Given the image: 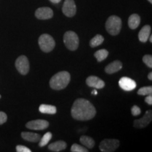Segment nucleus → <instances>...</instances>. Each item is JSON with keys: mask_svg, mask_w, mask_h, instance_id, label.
<instances>
[{"mask_svg": "<svg viewBox=\"0 0 152 152\" xmlns=\"http://www.w3.org/2000/svg\"><path fill=\"white\" fill-rule=\"evenodd\" d=\"M96 113L93 104L85 99H76L71 109L72 117L77 121H89L95 116Z\"/></svg>", "mask_w": 152, "mask_h": 152, "instance_id": "nucleus-1", "label": "nucleus"}, {"mask_svg": "<svg viewBox=\"0 0 152 152\" xmlns=\"http://www.w3.org/2000/svg\"><path fill=\"white\" fill-rule=\"evenodd\" d=\"M71 81V75L67 71H61L55 74L49 81L51 88L55 90H61L66 88Z\"/></svg>", "mask_w": 152, "mask_h": 152, "instance_id": "nucleus-2", "label": "nucleus"}, {"mask_svg": "<svg viewBox=\"0 0 152 152\" xmlns=\"http://www.w3.org/2000/svg\"><path fill=\"white\" fill-rule=\"evenodd\" d=\"M122 28V21L118 16H111L106 22V29L110 35H117Z\"/></svg>", "mask_w": 152, "mask_h": 152, "instance_id": "nucleus-3", "label": "nucleus"}, {"mask_svg": "<svg viewBox=\"0 0 152 152\" xmlns=\"http://www.w3.org/2000/svg\"><path fill=\"white\" fill-rule=\"evenodd\" d=\"M38 43L40 49L45 53H49L55 47V41L52 36L48 34H43L38 39Z\"/></svg>", "mask_w": 152, "mask_h": 152, "instance_id": "nucleus-4", "label": "nucleus"}, {"mask_svg": "<svg viewBox=\"0 0 152 152\" xmlns=\"http://www.w3.org/2000/svg\"><path fill=\"white\" fill-rule=\"evenodd\" d=\"M64 42L66 47L71 51H75L79 46V38L73 31H67L64 35Z\"/></svg>", "mask_w": 152, "mask_h": 152, "instance_id": "nucleus-5", "label": "nucleus"}, {"mask_svg": "<svg viewBox=\"0 0 152 152\" xmlns=\"http://www.w3.org/2000/svg\"><path fill=\"white\" fill-rule=\"evenodd\" d=\"M120 142L115 139H105L100 143L99 149L103 152H113L119 147Z\"/></svg>", "mask_w": 152, "mask_h": 152, "instance_id": "nucleus-6", "label": "nucleus"}, {"mask_svg": "<svg viewBox=\"0 0 152 152\" xmlns=\"http://www.w3.org/2000/svg\"><path fill=\"white\" fill-rule=\"evenodd\" d=\"M15 66L19 73L23 75H27L30 71L29 61L26 56H20L17 58Z\"/></svg>", "mask_w": 152, "mask_h": 152, "instance_id": "nucleus-7", "label": "nucleus"}, {"mask_svg": "<svg viewBox=\"0 0 152 152\" xmlns=\"http://www.w3.org/2000/svg\"><path fill=\"white\" fill-rule=\"evenodd\" d=\"M49 122L45 120H34L26 123V128L33 130H43L49 127Z\"/></svg>", "mask_w": 152, "mask_h": 152, "instance_id": "nucleus-8", "label": "nucleus"}, {"mask_svg": "<svg viewBox=\"0 0 152 152\" xmlns=\"http://www.w3.org/2000/svg\"><path fill=\"white\" fill-rule=\"evenodd\" d=\"M64 14L67 17H73L75 15L77 9L74 0H65L62 7Z\"/></svg>", "mask_w": 152, "mask_h": 152, "instance_id": "nucleus-9", "label": "nucleus"}, {"mask_svg": "<svg viewBox=\"0 0 152 152\" xmlns=\"http://www.w3.org/2000/svg\"><path fill=\"white\" fill-rule=\"evenodd\" d=\"M35 17L39 20H48L52 18L54 13L49 7H39L35 11Z\"/></svg>", "mask_w": 152, "mask_h": 152, "instance_id": "nucleus-10", "label": "nucleus"}, {"mask_svg": "<svg viewBox=\"0 0 152 152\" xmlns=\"http://www.w3.org/2000/svg\"><path fill=\"white\" fill-rule=\"evenodd\" d=\"M152 119V111L151 110L146 111L144 117L138 120H134V126L136 128H144L147 127L151 123Z\"/></svg>", "mask_w": 152, "mask_h": 152, "instance_id": "nucleus-11", "label": "nucleus"}, {"mask_svg": "<svg viewBox=\"0 0 152 152\" xmlns=\"http://www.w3.org/2000/svg\"><path fill=\"white\" fill-rule=\"evenodd\" d=\"M119 85L123 90L132 91L136 88L137 84L135 81L127 77H123L119 80Z\"/></svg>", "mask_w": 152, "mask_h": 152, "instance_id": "nucleus-12", "label": "nucleus"}, {"mask_svg": "<svg viewBox=\"0 0 152 152\" xmlns=\"http://www.w3.org/2000/svg\"><path fill=\"white\" fill-rule=\"evenodd\" d=\"M86 83L89 87L96 89H102L105 86V83L99 77L94 75L89 76L86 80Z\"/></svg>", "mask_w": 152, "mask_h": 152, "instance_id": "nucleus-13", "label": "nucleus"}, {"mask_svg": "<svg viewBox=\"0 0 152 152\" xmlns=\"http://www.w3.org/2000/svg\"><path fill=\"white\" fill-rule=\"evenodd\" d=\"M123 64L120 61L116 60L114 61L111 64H109L105 68V71L106 73L108 74H113L115 72L119 71L120 70L122 69Z\"/></svg>", "mask_w": 152, "mask_h": 152, "instance_id": "nucleus-14", "label": "nucleus"}, {"mask_svg": "<svg viewBox=\"0 0 152 152\" xmlns=\"http://www.w3.org/2000/svg\"><path fill=\"white\" fill-rule=\"evenodd\" d=\"M150 35H151V26L149 25H146L140 30L138 34L139 39L141 42H147Z\"/></svg>", "mask_w": 152, "mask_h": 152, "instance_id": "nucleus-15", "label": "nucleus"}, {"mask_svg": "<svg viewBox=\"0 0 152 152\" xmlns=\"http://www.w3.org/2000/svg\"><path fill=\"white\" fill-rule=\"evenodd\" d=\"M21 137L25 140L30 142H39L41 139L40 134L30 132H21Z\"/></svg>", "mask_w": 152, "mask_h": 152, "instance_id": "nucleus-16", "label": "nucleus"}, {"mask_svg": "<svg viewBox=\"0 0 152 152\" xmlns=\"http://www.w3.org/2000/svg\"><path fill=\"white\" fill-rule=\"evenodd\" d=\"M67 147V144L64 141H57L50 144L48 146V149L52 151L58 152L64 150Z\"/></svg>", "mask_w": 152, "mask_h": 152, "instance_id": "nucleus-17", "label": "nucleus"}, {"mask_svg": "<svg viewBox=\"0 0 152 152\" xmlns=\"http://www.w3.org/2000/svg\"><path fill=\"white\" fill-rule=\"evenodd\" d=\"M140 17L138 14H133L129 17L128 18V26L132 30L136 29L140 26Z\"/></svg>", "mask_w": 152, "mask_h": 152, "instance_id": "nucleus-18", "label": "nucleus"}, {"mask_svg": "<svg viewBox=\"0 0 152 152\" xmlns=\"http://www.w3.org/2000/svg\"><path fill=\"white\" fill-rule=\"evenodd\" d=\"M39 111L42 113L54 115L56 113V106L48 105V104H41L39 107Z\"/></svg>", "mask_w": 152, "mask_h": 152, "instance_id": "nucleus-19", "label": "nucleus"}, {"mask_svg": "<svg viewBox=\"0 0 152 152\" xmlns=\"http://www.w3.org/2000/svg\"><path fill=\"white\" fill-rule=\"evenodd\" d=\"M80 141L81 144H83V145L85 146L87 148H88V149H92L95 145L94 140L88 136H82L80 139Z\"/></svg>", "mask_w": 152, "mask_h": 152, "instance_id": "nucleus-20", "label": "nucleus"}, {"mask_svg": "<svg viewBox=\"0 0 152 152\" xmlns=\"http://www.w3.org/2000/svg\"><path fill=\"white\" fill-rule=\"evenodd\" d=\"M104 40V39L102 35H95L90 42V47H92V48H94V47L99 46L100 45H102V44L103 43Z\"/></svg>", "mask_w": 152, "mask_h": 152, "instance_id": "nucleus-21", "label": "nucleus"}, {"mask_svg": "<svg viewBox=\"0 0 152 152\" xmlns=\"http://www.w3.org/2000/svg\"><path fill=\"white\" fill-rule=\"evenodd\" d=\"M108 56H109V52L106 49H100V50H98L97 52L94 53L95 58L97 59L99 62L106 59Z\"/></svg>", "mask_w": 152, "mask_h": 152, "instance_id": "nucleus-22", "label": "nucleus"}, {"mask_svg": "<svg viewBox=\"0 0 152 152\" xmlns=\"http://www.w3.org/2000/svg\"><path fill=\"white\" fill-rule=\"evenodd\" d=\"M52 138V132H47L46 134H45V135L42 137H41L40 140H39V146L40 147H45V145H47V144L49 143V142L50 141L51 139Z\"/></svg>", "mask_w": 152, "mask_h": 152, "instance_id": "nucleus-23", "label": "nucleus"}, {"mask_svg": "<svg viewBox=\"0 0 152 152\" xmlns=\"http://www.w3.org/2000/svg\"><path fill=\"white\" fill-rule=\"evenodd\" d=\"M137 94L140 95H149L152 94V87L151 86H147V87H141L140 90H138Z\"/></svg>", "mask_w": 152, "mask_h": 152, "instance_id": "nucleus-24", "label": "nucleus"}, {"mask_svg": "<svg viewBox=\"0 0 152 152\" xmlns=\"http://www.w3.org/2000/svg\"><path fill=\"white\" fill-rule=\"evenodd\" d=\"M71 151L72 152H87L88 149H87L85 147H81V146H80L77 144H73L71 147Z\"/></svg>", "mask_w": 152, "mask_h": 152, "instance_id": "nucleus-25", "label": "nucleus"}, {"mask_svg": "<svg viewBox=\"0 0 152 152\" xmlns=\"http://www.w3.org/2000/svg\"><path fill=\"white\" fill-rule=\"evenodd\" d=\"M142 61L148 67L152 68V56L151 55H145L142 58Z\"/></svg>", "mask_w": 152, "mask_h": 152, "instance_id": "nucleus-26", "label": "nucleus"}, {"mask_svg": "<svg viewBox=\"0 0 152 152\" xmlns=\"http://www.w3.org/2000/svg\"><path fill=\"white\" fill-rule=\"evenodd\" d=\"M131 112H132V114L134 116H137V115H139L141 113V109H140V108L138 107L137 106L134 105L133 106L132 109H131Z\"/></svg>", "mask_w": 152, "mask_h": 152, "instance_id": "nucleus-27", "label": "nucleus"}, {"mask_svg": "<svg viewBox=\"0 0 152 152\" xmlns=\"http://www.w3.org/2000/svg\"><path fill=\"white\" fill-rule=\"evenodd\" d=\"M16 149V151L18 152H31V150H30L29 148L23 145H17Z\"/></svg>", "mask_w": 152, "mask_h": 152, "instance_id": "nucleus-28", "label": "nucleus"}, {"mask_svg": "<svg viewBox=\"0 0 152 152\" xmlns=\"http://www.w3.org/2000/svg\"><path fill=\"white\" fill-rule=\"evenodd\" d=\"M7 121V115L4 112L0 111V125H2Z\"/></svg>", "mask_w": 152, "mask_h": 152, "instance_id": "nucleus-29", "label": "nucleus"}, {"mask_svg": "<svg viewBox=\"0 0 152 152\" xmlns=\"http://www.w3.org/2000/svg\"><path fill=\"white\" fill-rule=\"evenodd\" d=\"M145 102L149 104V105H152V96H151V94L147 95V97L145 98Z\"/></svg>", "mask_w": 152, "mask_h": 152, "instance_id": "nucleus-30", "label": "nucleus"}, {"mask_svg": "<svg viewBox=\"0 0 152 152\" xmlns=\"http://www.w3.org/2000/svg\"><path fill=\"white\" fill-rule=\"evenodd\" d=\"M49 1H50L53 4H58V3H59L61 0H49Z\"/></svg>", "mask_w": 152, "mask_h": 152, "instance_id": "nucleus-31", "label": "nucleus"}, {"mask_svg": "<svg viewBox=\"0 0 152 152\" xmlns=\"http://www.w3.org/2000/svg\"><path fill=\"white\" fill-rule=\"evenodd\" d=\"M148 78H149V80H152V73L151 72H150V73H149V75H148Z\"/></svg>", "mask_w": 152, "mask_h": 152, "instance_id": "nucleus-32", "label": "nucleus"}, {"mask_svg": "<svg viewBox=\"0 0 152 152\" xmlns=\"http://www.w3.org/2000/svg\"><path fill=\"white\" fill-rule=\"evenodd\" d=\"M92 94H94V95H96V94H97V92H96V90H93L92 91Z\"/></svg>", "mask_w": 152, "mask_h": 152, "instance_id": "nucleus-33", "label": "nucleus"}, {"mask_svg": "<svg viewBox=\"0 0 152 152\" xmlns=\"http://www.w3.org/2000/svg\"><path fill=\"white\" fill-rule=\"evenodd\" d=\"M149 41H150V42H152V35H149Z\"/></svg>", "mask_w": 152, "mask_h": 152, "instance_id": "nucleus-34", "label": "nucleus"}, {"mask_svg": "<svg viewBox=\"0 0 152 152\" xmlns=\"http://www.w3.org/2000/svg\"><path fill=\"white\" fill-rule=\"evenodd\" d=\"M148 1H149V2H150V3H151V4L152 3V0H148Z\"/></svg>", "mask_w": 152, "mask_h": 152, "instance_id": "nucleus-35", "label": "nucleus"}, {"mask_svg": "<svg viewBox=\"0 0 152 152\" xmlns=\"http://www.w3.org/2000/svg\"><path fill=\"white\" fill-rule=\"evenodd\" d=\"M0 99H1V95H0Z\"/></svg>", "mask_w": 152, "mask_h": 152, "instance_id": "nucleus-36", "label": "nucleus"}]
</instances>
